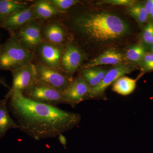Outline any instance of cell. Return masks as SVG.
<instances>
[{"label": "cell", "mask_w": 153, "mask_h": 153, "mask_svg": "<svg viewBox=\"0 0 153 153\" xmlns=\"http://www.w3.org/2000/svg\"><path fill=\"white\" fill-rule=\"evenodd\" d=\"M8 100L9 110L16 120L19 129L36 140L59 136L81 121L79 114L34 101L23 93L15 94Z\"/></svg>", "instance_id": "1"}, {"label": "cell", "mask_w": 153, "mask_h": 153, "mask_svg": "<svg viewBox=\"0 0 153 153\" xmlns=\"http://www.w3.org/2000/svg\"><path fill=\"white\" fill-rule=\"evenodd\" d=\"M75 25L88 39L100 44L118 40L128 31V26L124 21L109 13L82 15L75 19Z\"/></svg>", "instance_id": "2"}, {"label": "cell", "mask_w": 153, "mask_h": 153, "mask_svg": "<svg viewBox=\"0 0 153 153\" xmlns=\"http://www.w3.org/2000/svg\"><path fill=\"white\" fill-rule=\"evenodd\" d=\"M32 54L22 44L13 40L8 42L0 55V67L4 69H18L28 64Z\"/></svg>", "instance_id": "3"}, {"label": "cell", "mask_w": 153, "mask_h": 153, "mask_svg": "<svg viewBox=\"0 0 153 153\" xmlns=\"http://www.w3.org/2000/svg\"><path fill=\"white\" fill-rule=\"evenodd\" d=\"M23 94L34 101L54 106L63 103L66 104L62 91L36 82Z\"/></svg>", "instance_id": "4"}, {"label": "cell", "mask_w": 153, "mask_h": 153, "mask_svg": "<svg viewBox=\"0 0 153 153\" xmlns=\"http://www.w3.org/2000/svg\"><path fill=\"white\" fill-rule=\"evenodd\" d=\"M37 68L31 63H28L16 69L13 73L12 87L6 98L17 93L24 92L36 82Z\"/></svg>", "instance_id": "5"}, {"label": "cell", "mask_w": 153, "mask_h": 153, "mask_svg": "<svg viewBox=\"0 0 153 153\" xmlns=\"http://www.w3.org/2000/svg\"><path fill=\"white\" fill-rule=\"evenodd\" d=\"M37 68L36 82L48 85L59 91H63L71 83L66 76L55 68L39 65Z\"/></svg>", "instance_id": "6"}, {"label": "cell", "mask_w": 153, "mask_h": 153, "mask_svg": "<svg viewBox=\"0 0 153 153\" xmlns=\"http://www.w3.org/2000/svg\"><path fill=\"white\" fill-rule=\"evenodd\" d=\"M133 71L131 67L125 64H119L108 71L99 85L91 88L87 100L102 97L107 88L114 83L120 77L130 74Z\"/></svg>", "instance_id": "7"}, {"label": "cell", "mask_w": 153, "mask_h": 153, "mask_svg": "<svg viewBox=\"0 0 153 153\" xmlns=\"http://www.w3.org/2000/svg\"><path fill=\"white\" fill-rule=\"evenodd\" d=\"M91 88L81 78L71 82L62 91L66 104L74 107L82 101L87 100Z\"/></svg>", "instance_id": "8"}, {"label": "cell", "mask_w": 153, "mask_h": 153, "mask_svg": "<svg viewBox=\"0 0 153 153\" xmlns=\"http://www.w3.org/2000/svg\"><path fill=\"white\" fill-rule=\"evenodd\" d=\"M83 56L81 52L74 47L67 48L62 58V65L64 71L72 74L76 71L82 62Z\"/></svg>", "instance_id": "9"}, {"label": "cell", "mask_w": 153, "mask_h": 153, "mask_svg": "<svg viewBox=\"0 0 153 153\" xmlns=\"http://www.w3.org/2000/svg\"><path fill=\"white\" fill-rule=\"evenodd\" d=\"M124 60L123 54L117 50L109 49L87 63L85 66V68H89L102 65H116L120 64Z\"/></svg>", "instance_id": "10"}, {"label": "cell", "mask_w": 153, "mask_h": 153, "mask_svg": "<svg viewBox=\"0 0 153 153\" xmlns=\"http://www.w3.org/2000/svg\"><path fill=\"white\" fill-rule=\"evenodd\" d=\"M41 57L48 67H59L61 57V50L59 47L50 44H43L40 48Z\"/></svg>", "instance_id": "11"}, {"label": "cell", "mask_w": 153, "mask_h": 153, "mask_svg": "<svg viewBox=\"0 0 153 153\" xmlns=\"http://www.w3.org/2000/svg\"><path fill=\"white\" fill-rule=\"evenodd\" d=\"M7 99L0 101V139L3 138L9 130L19 128L18 124L13 119L10 113Z\"/></svg>", "instance_id": "12"}, {"label": "cell", "mask_w": 153, "mask_h": 153, "mask_svg": "<svg viewBox=\"0 0 153 153\" xmlns=\"http://www.w3.org/2000/svg\"><path fill=\"white\" fill-rule=\"evenodd\" d=\"M33 16L31 9L22 10L5 18L2 25L8 28L19 27L30 22Z\"/></svg>", "instance_id": "13"}, {"label": "cell", "mask_w": 153, "mask_h": 153, "mask_svg": "<svg viewBox=\"0 0 153 153\" xmlns=\"http://www.w3.org/2000/svg\"><path fill=\"white\" fill-rule=\"evenodd\" d=\"M20 37L23 43L30 47H36L42 42L40 28L36 25H29L21 30Z\"/></svg>", "instance_id": "14"}, {"label": "cell", "mask_w": 153, "mask_h": 153, "mask_svg": "<svg viewBox=\"0 0 153 153\" xmlns=\"http://www.w3.org/2000/svg\"><path fill=\"white\" fill-rule=\"evenodd\" d=\"M140 77L135 79L125 76L120 77L113 84V91L122 95L131 94L135 89L137 81Z\"/></svg>", "instance_id": "15"}, {"label": "cell", "mask_w": 153, "mask_h": 153, "mask_svg": "<svg viewBox=\"0 0 153 153\" xmlns=\"http://www.w3.org/2000/svg\"><path fill=\"white\" fill-rule=\"evenodd\" d=\"M107 71L99 68H88L83 71L81 78L87 83L91 89L100 83Z\"/></svg>", "instance_id": "16"}, {"label": "cell", "mask_w": 153, "mask_h": 153, "mask_svg": "<svg viewBox=\"0 0 153 153\" xmlns=\"http://www.w3.org/2000/svg\"><path fill=\"white\" fill-rule=\"evenodd\" d=\"M59 13L57 8L51 3L46 1L37 2L35 5L34 13L39 19H49Z\"/></svg>", "instance_id": "17"}, {"label": "cell", "mask_w": 153, "mask_h": 153, "mask_svg": "<svg viewBox=\"0 0 153 153\" xmlns=\"http://www.w3.org/2000/svg\"><path fill=\"white\" fill-rule=\"evenodd\" d=\"M23 4L10 0H0V19H5L25 7Z\"/></svg>", "instance_id": "18"}, {"label": "cell", "mask_w": 153, "mask_h": 153, "mask_svg": "<svg viewBox=\"0 0 153 153\" xmlns=\"http://www.w3.org/2000/svg\"><path fill=\"white\" fill-rule=\"evenodd\" d=\"M47 39L55 44L62 43L64 39V33L63 29L57 24H52L47 27L45 31Z\"/></svg>", "instance_id": "19"}, {"label": "cell", "mask_w": 153, "mask_h": 153, "mask_svg": "<svg viewBox=\"0 0 153 153\" xmlns=\"http://www.w3.org/2000/svg\"><path fill=\"white\" fill-rule=\"evenodd\" d=\"M128 11L132 16L140 24H144L148 20L149 16L145 10L144 6L141 4L131 6Z\"/></svg>", "instance_id": "20"}, {"label": "cell", "mask_w": 153, "mask_h": 153, "mask_svg": "<svg viewBox=\"0 0 153 153\" xmlns=\"http://www.w3.org/2000/svg\"><path fill=\"white\" fill-rule=\"evenodd\" d=\"M144 48L140 44H137L131 47L126 52V57L133 62H139L142 60L145 54Z\"/></svg>", "instance_id": "21"}, {"label": "cell", "mask_w": 153, "mask_h": 153, "mask_svg": "<svg viewBox=\"0 0 153 153\" xmlns=\"http://www.w3.org/2000/svg\"><path fill=\"white\" fill-rule=\"evenodd\" d=\"M55 7L61 10H66L78 2L76 0H52L51 1Z\"/></svg>", "instance_id": "22"}, {"label": "cell", "mask_w": 153, "mask_h": 153, "mask_svg": "<svg viewBox=\"0 0 153 153\" xmlns=\"http://www.w3.org/2000/svg\"><path fill=\"white\" fill-rule=\"evenodd\" d=\"M143 39L145 43L151 45L153 42V24L149 23L145 27L143 33Z\"/></svg>", "instance_id": "23"}, {"label": "cell", "mask_w": 153, "mask_h": 153, "mask_svg": "<svg viewBox=\"0 0 153 153\" xmlns=\"http://www.w3.org/2000/svg\"><path fill=\"white\" fill-rule=\"evenodd\" d=\"M134 1L130 0H109L102 1L100 4H107L115 6H133Z\"/></svg>", "instance_id": "24"}, {"label": "cell", "mask_w": 153, "mask_h": 153, "mask_svg": "<svg viewBox=\"0 0 153 153\" xmlns=\"http://www.w3.org/2000/svg\"><path fill=\"white\" fill-rule=\"evenodd\" d=\"M143 65L144 67L145 70H146L152 59V53H145L144 56L143 57Z\"/></svg>", "instance_id": "25"}, {"label": "cell", "mask_w": 153, "mask_h": 153, "mask_svg": "<svg viewBox=\"0 0 153 153\" xmlns=\"http://www.w3.org/2000/svg\"><path fill=\"white\" fill-rule=\"evenodd\" d=\"M146 71H153V54L152 53V59H151L150 63L149 65L148 66V68H147Z\"/></svg>", "instance_id": "26"}, {"label": "cell", "mask_w": 153, "mask_h": 153, "mask_svg": "<svg viewBox=\"0 0 153 153\" xmlns=\"http://www.w3.org/2000/svg\"><path fill=\"white\" fill-rule=\"evenodd\" d=\"M59 137L60 143H61L63 146H66V141L65 137L62 135V134L60 135L59 136Z\"/></svg>", "instance_id": "27"}, {"label": "cell", "mask_w": 153, "mask_h": 153, "mask_svg": "<svg viewBox=\"0 0 153 153\" xmlns=\"http://www.w3.org/2000/svg\"><path fill=\"white\" fill-rule=\"evenodd\" d=\"M149 16H150L151 18L153 19V6L152 8V10H151L150 14Z\"/></svg>", "instance_id": "28"}, {"label": "cell", "mask_w": 153, "mask_h": 153, "mask_svg": "<svg viewBox=\"0 0 153 153\" xmlns=\"http://www.w3.org/2000/svg\"><path fill=\"white\" fill-rule=\"evenodd\" d=\"M152 53L153 54V49H152Z\"/></svg>", "instance_id": "29"}, {"label": "cell", "mask_w": 153, "mask_h": 153, "mask_svg": "<svg viewBox=\"0 0 153 153\" xmlns=\"http://www.w3.org/2000/svg\"><path fill=\"white\" fill-rule=\"evenodd\" d=\"M0 101H1V100H0Z\"/></svg>", "instance_id": "30"}]
</instances>
